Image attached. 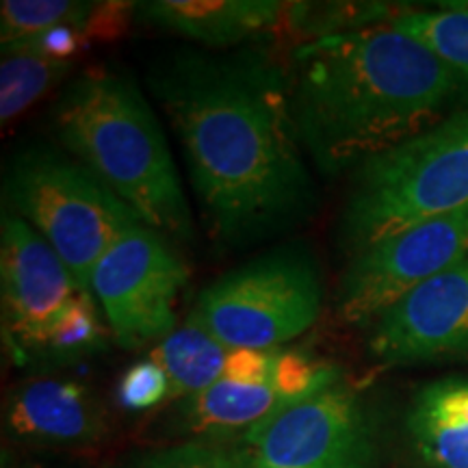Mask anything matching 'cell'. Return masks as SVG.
Segmentation results:
<instances>
[{"instance_id": "cell-13", "label": "cell", "mask_w": 468, "mask_h": 468, "mask_svg": "<svg viewBox=\"0 0 468 468\" xmlns=\"http://www.w3.org/2000/svg\"><path fill=\"white\" fill-rule=\"evenodd\" d=\"M284 7L269 0H150L134 5L133 14L189 42L228 48L278 25Z\"/></svg>"}, {"instance_id": "cell-20", "label": "cell", "mask_w": 468, "mask_h": 468, "mask_svg": "<svg viewBox=\"0 0 468 468\" xmlns=\"http://www.w3.org/2000/svg\"><path fill=\"white\" fill-rule=\"evenodd\" d=\"M104 327L96 313V303L90 291L80 292L66 308L52 330L46 347L44 367L72 365L104 349Z\"/></svg>"}, {"instance_id": "cell-2", "label": "cell", "mask_w": 468, "mask_h": 468, "mask_svg": "<svg viewBox=\"0 0 468 468\" xmlns=\"http://www.w3.org/2000/svg\"><path fill=\"white\" fill-rule=\"evenodd\" d=\"M286 80L302 148L327 176L468 109L464 76L390 20L302 44Z\"/></svg>"}, {"instance_id": "cell-1", "label": "cell", "mask_w": 468, "mask_h": 468, "mask_svg": "<svg viewBox=\"0 0 468 468\" xmlns=\"http://www.w3.org/2000/svg\"><path fill=\"white\" fill-rule=\"evenodd\" d=\"M148 87L178 137L215 243L250 248L310 219L317 189L286 69L261 52L178 48L152 61Z\"/></svg>"}, {"instance_id": "cell-5", "label": "cell", "mask_w": 468, "mask_h": 468, "mask_svg": "<svg viewBox=\"0 0 468 468\" xmlns=\"http://www.w3.org/2000/svg\"><path fill=\"white\" fill-rule=\"evenodd\" d=\"M3 196L9 213L25 219L57 251L85 291L102 256L142 224L83 163L46 145L11 156Z\"/></svg>"}, {"instance_id": "cell-8", "label": "cell", "mask_w": 468, "mask_h": 468, "mask_svg": "<svg viewBox=\"0 0 468 468\" xmlns=\"http://www.w3.org/2000/svg\"><path fill=\"white\" fill-rule=\"evenodd\" d=\"M186 282L189 269L169 239L137 224L93 269L90 292L115 343L142 349L176 330V303Z\"/></svg>"}, {"instance_id": "cell-23", "label": "cell", "mask_w": 468, "mask_h": 468, "mask_svg": "<svg viewBox=\"0 0 468 468\" xmlns=\"http://www.w3.org/2000/svg\"><path fill=\"white\" fill-rule=\"evenodd\" d=\"M83 44H87L83 28L63 25L22 39V42L3 46V55L28 52V55L55 58V61H74L76 52L83 48Z\"/></svg>"}, {"instance_id": "cell-21", "label": "cell", "mask_w": 468, "mask_h": 468, "mask_svg": "<svg viewBox=\"0 0 468 468\" xmlns=\"http://www.w3.org/2000/svg\"><path fill=\"white\" fill-rule=\"evenodd\" d=\"M126 468H248L237 444L189 441L148 452Z\"/></svg>"}, {"instance_id": "cell-7", "label": "cell", "mask_w": 468, "mask_h": 468, "mask_svg": "<svg viewBox=\"0 0 468 468\" xmlns=\"http://www.w3.org/2000/svg\"><path fill=\"white\" fill-rule=\"evenodd\" d=\"M248 468H379L376 410L338 376L234 442Z\"/></svg>"}, {"instance_id": "cell-4", "label": "cell", "mask_w": 468, "mask_h": 468, "mask_svg": "<svg viewBox=\"0 0 468 468\" xmlns=\"http://www.w3.org/2000/svg\"><path fill=\"white\" fill-rule=\"evenodd\" d=\"M468 208V109L354 169L338 239L358 254L420 221Z\"/></svg>"}, {"instance_id": "cell-16", "label": "cell", "mask_w": 468, "mask_h": 468, "mask_svg": "<svg viewBox=\"0 0 468 468\" xmlns=\"http://www.w3.org/2000/svg\"><path fill=\"white\" fill-rule=\"evenodd\" d=\"M228 354L230 349L215 341L207 330L186 321L156 345L152 360L167 373L169 399L183 401L204 393L224 378Z\"/></svg>"}, {"instance_id": "cell-18", "label": "cell", "mask_w": 468, "mask_h": 468, "mask_svg": "<svg viewBox=\"0 0 468 468\" xmlns=\"http://www.w3.org/2000/svg\"><path fill=\"white\" fill-rule=\"evenodd\" d=\"M74 61H55L28 52L3 55L0 63V120L3 124L27 111L72 69Z\"/></svg>"}, {"instance_id": "cell-10", "label": "cell", "mask_w": 468, "mask_h": 468, "mask_svg": "<svg viewBox=\"0 0 468 468\" xmlns=\"http://www.w3.org/2000/svg\"><path fill=\"white\" fill-rule=\"evenodd\" d=\"M85 292L57 251L17 215L5 210L0 230L3 336L17 365H44L57 321Z\"/></svg>"}, {"instance_id": "cell-22", "label": "cell", "mask_w": 468, "mask_h": 468, "mask_svg": "<svg viewBox=\"0 0 468 468\" xmlns=\"http://www.w3.org/2000/svg\"><path fill=\"white\" fill-rule=\"evenodd\" d=\"M169 401L167 373L156 360H139L122 376L117 384V403L124 410L142 412Z\"/></svg>"}, {"instance_id": "cell-3", "label": "cell", "mask_w": 468, "mask_h": 468, "mask_svg": "<svg viewBox=\"0 0 468 468\" xmlns=\"http://www.w3.org/2000/svg\"><path fill=\"white\" fill-rule=\"evenodd\" d=\"M50 117L63 150L98 176L142 224L169 241H191L183 180L161 122L133 79L90 69L63 90Z\"/></svg>"}, {"instance_id": "cell-19", "label": "cell", "mask_w": 468, "mask_h": 468, "mask_svg": "<svg viewBox=\"0 0 468 468\" xmlns=\"http://www.w3.org/2000/svg\"><path fill=\"white\" fill-rule=\"evenodd\" d=\"M0 7L3 46H9L63 25L85 31L96 5L74 0H5Z\"/></svg>"}, {"instance_id": "cell-9", "label": "cell", "mask_w": 468, "mask_h": 468, "mask_svg": "<svg viewBox=\"0 0 468 468\" xmlns=\"http://www.w3.org/2000/svg\"><path fill=\"white\" fill-rule=\"evenodd\" d=\"M468 254V208L420 221L349 256L336 291L343 324L368 330L401 297Z\"/></svg>"}, {"instance_id": "cell-17", "label": "cell", "mask_w": 468, "mask_h": 468, "mask_svg": "<svg viewBox=\"0 0 468 468\" xmlns=\"http://www.w3.org/2000/svg\"><path fill=\"white\" fill-rule=\"evenodd\" d=\"M390 25L425 44L468 80V3L395 11Z\"/></svg>"}, {"instance_id": "cell-25", "label": "cell", "mask_w": 468, "mask_h": 468, "mask_svg": "<svg viewBox=\"0 0 468 468\" xmlns=\"http://www.w3.org/2000/svg\"><path fill=\"white\" fill-rule=\"evenodd\" d=\"M3 468H5V466H3Z\"/></svg>"}, {"instance_id": "cell-14", "label": "cell", "mask_w": 468, "mask_h": 468, "mask_svg": "<svg viewBox=\"0 0 468 468\" xmlns=\"http://www.w3.org/2000/svg\"><path fill=\"white\" fill-rule=\"evenodd\" d=\"M403 431L419 468H468V376L420 386L408 406Z\"/></svg>"}, {"instance_id": "cell-6", "label": "cell", "mask_w": 468, "mask_h": 468, "mask_svg": "<svg viewBox=\"0 0 468 468\" xmlns=\"http://www.w3.org/2000/svg\"><path fill=\"white\" fill-rule=\"evenodd\" d=\"M324 271L306 243H284L210 282L193 306L191 324L228 349H280L317 324Z\"/></svg>"}, {"instance_id": "cell-24", "label": "cell", "mask_w": 468, "mask_h": 468, "mask_svg": "<svg viewBox=\"0 0 468 468\" xmlns=\"http://www.w3.org/2000/svg\"><path fill=\"white\" fill-rule=\"evenodd\" d=\"M280 349H232L226 358L224 378L241 384L271 382Z\"/></svg>"}, {"instance_id": "cell-12", "label": "cell", "mask_w": 468, "mask_h": 468, "mask_svg": "<svg viewBox=\"0 0 468 468\" xmlns=\"http://www.w3.org/2000/svg\"><path fill=\"white\" fill-rule=\"evenodd\" d=\"M5 431L35 449L79 452L109 434L107 408L90 386L72 378H28L9 390Z\"/></svg>"}, {"instance_id": "cell-15", "label": "cell", "mask_w": 468, "mask_h": 468, "mask_svg": "<svg viewBox=\"0 0 468 468\" xmlns=\"http://www.w3.org/2000/svg\"><path fill=\"white\" fill-rule=\"evenodd\" d=\"M273 382L241 384L221 378L180 403V430L193 441L239 442L248 431L286 406Z\"/></svg>"}, {"instance_id": "cell-11", "label": "cell", "mask_w": 468, "mask_h": 468, "mask_svg": "<svg viewBox=\"0 0 468 468\" xmlns=\"http://www.w3.org/2000/svg\"><path fill=\"white\" fill-rule=\"evenodd\" d=\"M367 349L384 367L468 358V254L373 321Z\"/></svg>"}]
</instances>
